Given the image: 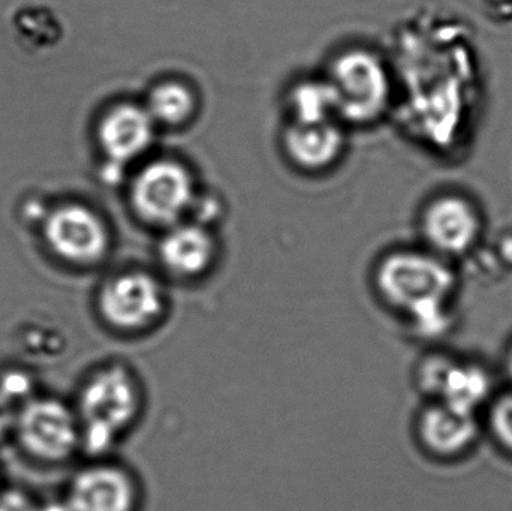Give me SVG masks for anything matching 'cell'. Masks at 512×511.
I'll use <instances>...</instances> for the list:
<instances>
[{"mask_svg": "<svg viewBox=\"0 0 512 511\" xmlns=\"http://www.w3.org/2000/svg\"><path fill=\"white\" fill-rule=\"evenodd\" d=\"M99 320L123 341H141L158 332L168 318L164 282L146 270H128L102 285L96 299Z\"/></svg>", "mask_w": 512, "mask_h": 511, "instance_id": "cell-3", "label": "cell"}, {"mask_svg": "<svg viewBox=\"0 0 512 511\" xmlns=\"http://www.w3.org/2000/svg\"><path fill=\"white\" fill-rule=\"evenodd\" d=\"M418 431L427 449L436 455L453 456L471 446L478 426L472 414L441 404L424 411Z\"/></svg>", "mask_w": 512, "mask_h": 511, "instance_id": "cell-13", "label": "cell"}, {"mask_svg": "<svg viewBox=\"0 0 512 511\" xmlns=\"http://www.w3.org/2000/svg\"><path fill=\"white\" fill-rule=\"evenodd\" d=\"M493 434L505 449L512 452V395H505L496 402L490 416Z\"/></svg>", "mask_w": 512, "mask_h": 511, "instance_id": "cell-17", "label": "cell"}, {"mask_svg": "<svg viewBox=\"0 0 512 511\" xmlns=\"http://www.w3.org/2000/svg\"><path fill=\"white\" fill-rule=\"evenodd\" d=\"M146 501L143 476L114 455L90 459L75 474L66 495L71 511H144Z\"/></svg>", "mask_w": 512, "mask_h": 511, "instance_id": "cell-6", "label": "cell"}, {"mask_svg": "<svg viewBox=\"0 0 512 511\" xmlns=\"http://www.w3.org/2000/svg\"><path fill=\"white\" fill-rule=\"evenodd\" d=\"M149 390L140 369L122 357L105 360L81 383L74 410L81 452L90 459L114 455L146 419Z\"/></svg>", "mask_w": 512, "mask_h": 511, "instance_id": "cell-1", "label": "cell"}, {"mask_svg": "<svg viewBox=\"0 0 512 511\" xmlns=\"http://www.w3.org/2000/svg\"><path fill=\"white\" fill-rule=\"evenodd\" d=\"M490 390V381L486 372L478 366L454 365L450 363L438 395L442 404L472 414V411L487 398Z\"/></svg>", "mask_w": 512, "mask_h": 511, "instance_id": "cell-16", "label": "cell"}, {"mask_svg": "<svg viewBox=\"0 0 512 511\" xmlns=\"http://www.w3.org/2000/svg\"><path fill=\"white\" fill-rule=\"evenodd\" d=\"M156 123L144 105H116L99 125V143L111 164L125 167L146 155L155 140Z\"/></svg>", "mask_w": 512, "mask_h": 511, "instance_id": "cell-10", "label": "cell"}, {"mask_svg": "<svg viewBox=\"0 0 512 511\" xmlns=\"http://www.w3.org/2000/svg\"><path fill=\"white\" fill-rule=\"evenodd\" d=\"M289 159L304 170H322L337 161L345 135L336 122L291 123L283 134Z\"/></svg>", "mask_w": 512, "mask_h": 511, "instance_id": "cell-12", "label": "cell"}, {"mask_svg": "<svg viewBox=\"0 0 512 511\" xmlns=\"http://www.w3.org/2000/svg\"><path fill=\"white\" fill-rule=\"evenodd\" d=\"M47 237L60 257L80 264L96 263L110 246L107 225L83 206H66L53 213L47 224Z\"/></svg>", "mask_w": 512, "mask_h": 511, "instance_id": "cell-9", "label": "cell"}, {"mask_svg": "<svg viewBox=\"0 0 512 511\" xmlns=\"http://www.w3.org/2000/svg\"><path fill=\"white\" fill-rule=\"evenodd\" d=\"M32 381L21 372H8L0 380V396L6 399L11 405L21 404L29 401Z\"/></svg>", "mask_w": 512, "mask_h": 511, "instance_id": "cell-18", "label": "cell"}, {"mask_svg": "<svg viewBox=\"0 0 512 511\" xmlns=\"http://www.w3.org/2000/svg\"><path fill=\"white\" fill-rule=\"evenodd\" d=\"M159 261L174 278H201L212 269L216 242L212 231L198 222H179L168 228L159 243Z\"/></svg>", "mask_w": 512, "mask_h": 511, "instance_id": "cell-11", "label": "cell"}, {"mask_svg": "<svg viewBox=\"0 0 512 511\" xmlns=\"http://www.w3.org/2000/svg\"><path fill=\"white\" fill-rule=\"evenodd\" d=\"M15 413L17 411H14V405L9 404L3 396H0V440L14 428Z\"/></svg>", "mask_w": 512, "mask_h": 511, "instance_id": "cell-20", "label": "cell"}, {"mask_svg": "<svg viewBox=\"0 0 512 511\" xmlns=\"http://www.w3.org/2000/svg\"><path fill=\"white\" fill-rule=\"evenodd\" d=\"M508 371H510L511 377H512V350L510 353V357H508Z\"/></svg>", "mask_w": 512, "mask_h": 511, "instance_id": "cell-21", "label": "cell"}, {"mask_svg": "<svg viewBox=\"0 0 512 511\" xmlns=\"http://www.w3.org/2000/svg\"><path fill=\"white\" fill-rule=\"evenodd\" d=\"M286 104L291 123L333 122L337 117V99L327 77L298 81Z\"/></svg>", "mask_w": 512, "mask_h": 511, "instance_id": "cell-14", "label": "cell"}, {"mask_svg": "<svg viewBox=\"0 0 512 511\" xmlns=\"http://www.w3.org/2000/svg\"><path fill=\"white\" fill-rule=\"evenodd\" d=\"M420 231L427 251L444 260L465 257L480 242L483 219L469 198L444 194L424 207Z\"/></svg>", "mask_w": 512, "mask_h": 511, "instance_id": "cell-8", "label": "cell"}, {"mask_svg": "<svg viewBox=\"0 0 512 511\" xmlns=\"http://www.w3.org/2000/svg\"><path fill=\"white\" fill-rule=\"evenodd\" d=\"M327 80L337 99V119L372 123L384 116L391 102L390 71L370 50L354 48L334 59Z\"/></svg>", "mask_w": 512, "mask_h": 511, "instance_id": "cell-4", "label": "cell"}, {"mask_svg": "<svg viewBox=\"0 0 512 511\" xmlns=\"http://www.w3.org/2000/svg\"><path fill=\"white\" fill-rule=\"evenodd\" d=\"M197 198L191 170L174 159L149 162L132 180V207L150 225L170 228L179 224L192 213Z\"/></svg>", "mask_w": 512, "mask_h": 511, "instance_id": "cell-5", "label": "cell"}, {"mask_svg": "<svg viewBox=\"0 0 512 511\" xmlns=\"http://www.w3.org/2000/svg\"><path fill=\"white\" fill-rule=\"evenodd\" d=\"M143 105L156 126L177 128L194 117L197 98L194 90L182 81L168 80L156 84Z\"/></svg>", "mask_w": 512, "mask_h": 511, "instance_id": "cell-15", "label": "cell"}, {"mask_svg": "<svg viewBox=\"0 0 512 511\" xmlns=\"http://www.w3.org/2000/svg\"><path fill=\"white\" fill-rule=\"evenodd\" d=\"M18 443L27 455L59 464L81 450L80 423L74 407L54 398H30L15 413Z\"/></svg>", "mask_w": 512, "mask_h": 511, "instance_id": "cell-7", "label": "cell"}, {"mask_svg": "<svg viewBox=\"0 0 512 511\" xmlns=\"http://www.w3.org/2000/svg\"><path fill=\"white\" fill-rule=\"evenodd\" d=\"M375 288L388 308L411 318L418 332L433 336L447 327L445 306L456 275L447 260L427 249L397 251L379 263Z\"/></svg>", "mask_w": 512, "mask_h": 511, "instance_id": "cell-2", "label": "cell"}, {"mask_svg": "<svg viewBox=\"0 0 512 511\" xmlns=\"http://www.w3.org/2000/svg\"><path fill=\"white\" fill-rule=\"evenodd\" d=\"M0 511H41V506L24 492L5 491L0 494Z\"/></svg>", "mask_w": 512, "mask_h": 511, "instance_id": "cell-19", "label": "cell"}]
</instances>
